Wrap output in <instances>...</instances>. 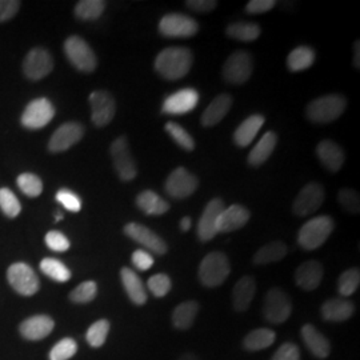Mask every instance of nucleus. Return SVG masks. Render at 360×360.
Segmentation results:
<instances>
[{
  "label": "nucleus",
  "mask_w": 360,
  "mask_h": 360,
  "mask_svg": "<svg viewBox=\"0 0 360 360\" xmlns=\"http://www.w3.org/2000/svg\"><path fill=\"white\" fill-rule=\"evenodd\" d=\"M193 65V52L187 47H168L155 59V70L167 80L186 77Z\"/></svg>",
  "instance_id": "nucleus-1"
},
{
  "label": "nucleus",
  "mask_w": 360,
  "mask_h": 360,
  "mask_svg": "<svg viewBox=\"0 0 360 360\" xmlns=\"http://www.w3.org/2000/svg\"><path fill=\"white\" fill-rule=\"evenodd\" d=\"M334 220L330 217L311 219L299 230L297 243L307 251H314L326 243L334 231Z\"/></svg>",
  "instance_id": "nucleus-2"
},
{
  "label": "nucleus",
  "mask_w": 360,
  "mask_h": 360,
  "mask_svg": "<svg viewBox=\"0 0 360 360\" xmlns=\"http://www.w3.org/2000/svg\"><path fill=\"white\" fill-rule=\"evenodd\" d=\"M231 272L230 260L223 252L214 251L203 257L199 266V279L205 287H219L224 283Z\"/></svg>",
  "instance_id": "nucleus-3"
},
{
  "label": "nucleus",
  "mask_w": 360,
  "mask_h": 360,
  "mask_svg": "<svg viewBox=\"0 0 360 360\" xmlns=\"http://www.w3.org/2000/svg\"><path fill=\"white\" fill-rule=\"evenodd\" d=\"M347 101L342 95H326L307 105V117L314 123H331L345 112Z\"/></svg>",
  "instance_id": "nucleus-4"
},
{
  "label": "nucleus",
  "mask_w": 360,
  "mask_h": 360,
  "mask_svg": "<svg viewBox=\"0 0 360 360\" xmlns=\"http://www.w3.org/2000/svg\"><path fill=\"white\" fill-rule=\"evenodd\" d=\"M65 52L70 63L82 72H92L98 65L95 52L92 51L90 44L80 37L74 35L67 39Z\"/></svg>",
  "instance_id": "nucleus-5"
},
{
  "label": "nucleus",
  "mask_w": 360,
  "mask_h": 360,
  "mask_svg": "<svg viewBox=\"0 0 360 360\" xmlns=\"http://www.w3.org/2000/svg\"><path fill=\"white\" fill-rule=\"evenodd\" d=\"M291 312L292 303L288 295L281 288H271L264 297V319L272 324H282L291 316Z\"/></svg>",
  "instance_id": "nucleus-6"
},
{
  "label": "nucleus",
  "mask_w": 360,
  "mask_h": 360,
  "mask_svg": "<svg viewBox=\"0 0 360 360\" xmlns=\"http://www.w3.org/2000/svg\"><path fill=\"white\" fill-rule=\"evenodd\" d=\"M7 279L19 295H35L40 287L38 275L35 274V271L22 262L13 263V266H10L7 271Z\"/></svg>",
  "instance_id": "nucleus-7"
},
{
  "label": "nucleus",
  "mask_w": 360,
  "mask_h": 360,
  "mask_svg": "<svg viewBox=\"0 0 360 360\" xmlns=\"http://www.w3.org/2000/svg\"><path fill=\"white\" fill-rule=\"evenodd\" d=\"M198 31V22L183 13H167L159 22V32L166 38H191Z\"/></svg>",
  "instance_id": "nucleus-8"
},
{
  "label": "nucleus",
  "mask_w": 360,
  "mask_h": 360,
  "mask_svg": "<svg viewBox=\"0 0 360 360\" xmlns=\"http://www.w3.org/2000/svg\"><path fill=\"white\" fill-rule=\"evenodd\" d=\"M110 153H111V158H112L117 176L123 181L135 179L138 169H136V165H135L132 154L129 151L127 138L120 136L115 139L111 144Z\"/></svg>",
  "instance_id": "nucleus-9"
},
{
  "label": "nucleus",
  "mask_w": 360,
  "mask_h": 360,
  "mask_svg": "<svg viewBox=\"0 0 360 360\" xmlns=\"http://www.w3.org/2000/svg\"><path fill=\"white\" fill-rule=\"evenodd\" d=\"M252 56L245 51H236L223 65V77L227 83L243 84L252 74Z\"/></svg>",
  "instance_id": "nucleus-10"
},
{
  "label": "nucleus",
  "mask_w": 360,
  "mask_h": 360,
  "mask_svg": "<svg viewBox=\"0 0 360 360\" xmlns=\"http://www.w3.org/2000/svg\"><path fill=\"white\" fill-rule=\"evenodd\" d=\"M91 119L96 127L110 124L116 112L115 99L110 92L103 90L94 91L90 95Z\"/></svg>",
  "instance_id": "nucleus-11"
},
{
  "label": "nucleus",
  "mask_w": 360,
  "mask_h": 360,
  "mask_svg": "<svg viewBox=\"0 0 360 360\" xmlns=\"http://www.w3.org/2000/svg\"><path fill=\"white\" fill-rule=\"evenodd\" d=\"M55 116V108L46 98H39L28 104L22 115V124L30 129L46 127Z\"/></svg>",
  "instance_id": "nucleus-12"
},
{
  "label": "nucleus",
  "mask_w": 360,
  "mask_h": 360,
  "mask_svg": "<svg viewBox=\"0 0 360 360\" xmlns=\"http://www.w3.org/2000/svg\"><path fill=\"white\" fill-rule=\"evenodd\" d=\"M199 186V180L184 167L174 169L166 180V193L175 199H186L191 196Z\"/></svg>",
  "instance_id": "nucleus-13"
},
{
  "label": "nucleus",
  "mask_w": 360,
  "mask_h": 360,
  "mask_svg": "<svg viewBox=\"0 0 360 360\" xmlns=\"http://www.w3.org/2000/svg\"><path fill=\"white\" fill-rule=\"evenodd\" d=\"M324 202V188L319 183H309L297 193L292 211L297 217H309L318 211Z\"/></svg>",
  "instance_id": "nucleus-14"
},
{
  "label": "nucleus",
  "mask_w": 360,
  "mask_h": 360,
  "mask_svg": "<svg viewBox=\"0 0 360 360\" xmlns=\"http://www.w3.org/2000/svg\"><path fill=\"white\" fill-rule=\"evenodd\" d=\"M124 233L132 239L134 242L142 245L148 251L154 252L156 255H165L167 252L166 242L153 230L148 227L139 224V223H129L124 227Z\"/></svg>",
  "instance_id": "nucleus-15"
},
{
  "label": "nucleus",
  "mask_w": 360,
  "mask_h": 360,
  "mask_svg": "<svg viewBox=\"0 0 360 360\" xmlns=\"http://www.w3.org/2000/svg\"><path fill=\"white\" fill-rule=\"evenodd\" d=\"M53 70V59L46 49L37 47L27 53L23 62L25 75L31 80H40L47 77Z\"/></svg>",
  "instance_id": "nucleus-16"
},
{
  "label": "nucleus",
  "mask_w": 360,
  "mask_h": 360,
  "mask_svg": "<svg viewBox=\"0 0 360 360\" xmlns=\"http://www.w3.org/2000/svg\"><path fill=\"white\" fill-rule=\"evenodd\" d=\"M224 207V202L219 198L207 205L198 223V238L200 242L206 243L218 235V219Z\"/></svg>",
  "instance_id": "nucleus-17"
},
{
  "label": "nucleus",
  "mask_w": 360,
  "mask_h": 360,
  "mask_svg": "<svg viewBox=\"0 0 360 360\" xmlns=\"http://www.w3.org/2000/svg\"><path fill=\"white\" fill-rule=\"evenodd\" d=\"M84 135V127L77 122H68L53 132L49 143L51 153H63L77 144Z\"/></svg>",
  "instance_id": "nucleus-18"
},
{
  "label": "nucleus",
  "mask_w": 360,
  "mask_h": 360,
  "mask_svg": "<svg viewBox=\"0 0 360 360\" xmlns=\"http://www.w3.org/2000/svg\"><path fill=\"white\" fill-rule=\"evenodd\" d=\"M199 102V94L193 89H183L169 95L163 102V112L167 115H184L195 110Z\"/></svg>",
  "instance_id": "nucleus-19"
},
{
  "label": "nucleus",
  "mask_w": 360,
  "mask_h": 360,
  "mask_svg": "<svg viewBox=\"0 0 360 360\" xmlns=\"http://www.w3.org/2000/svg\"><path fill=\"white\" fill-rule=\"evenodd\" d=\"M55 322L49 315H34L20 323L19 333L27 340H41L51 334Z\"/></svg>",
  "instance_id": "nucleus-20"
},
{
  "label": "nucleus",
  "mask_w": 360,
  "mask_h": 360,
  "mask_svg": "<svg viewBox=\"0 0 360 360\" xmlns=\"http://www.w3.org/2000/svg\"><path fill=\"white\" fill-rule=\"evenodd\" d=\"M250 211L240 205L224 207L218 219V233L236 231L245 227L250 220Z\"/></svg>",
  "instance_id": "nucleus-21"
},
{
  "label": "nucleus",
  "mask_w": 360,
  "mask_h": 360,
  "mask_svg": "<svg viewBox=\"0 0 360 360\" xmlns=\"http://www.w3.org/2000/svg\"><path fill=\"white\" fill-rule=\"evenodd\" d=\"M322 263L318 260H307L302 263L295 272V282L300 288L306 291L316 290L323 281Z\"/></svg>",
  "instance_id": "nucleus-22"
},
{
  "label": "nucleus",
  "mask_w": 360,
  "mask_h": 360,
  "mask_svg": "<svg viewBox=\"0 0 360 360\" xmlns=\"http://www.w3.org/2000/svg\"><path fill=\"white\" fill-rule=\"evenodd\" d=\"M300 334H302L306 347L309 348V352L315 358L326 359L331 354L330 340L319 330H316V327H314L312 324H304L302 327Z\"/></svg>",
  "instance_id": "nucleus-23"
},
{
  "label": "nucleus",
  "mask_w": 360,
  "mask_h": 360,
  "mask_svg": "<svg viewBox=\"0 0 360 360\" xmlns=\"http://www.w3.org/2000/svg\"><path fill=\"white\" fill-rule=\"evenodd\" d=\"M355 312V306L347 299H328L323 303L321 314L326 322H346Z\"/></svg>",
  "instance_id": "nucleus-24"
},
{
  "label": "nucleus",
  "mask_w": 360,
  "mask_h": 360,
  "mask_svg": "<svg viewBox=\"0 0 360 360\" xmlns=\"http://www.w3.org/2000/svg\"><path fill=\"white\" fill-rule=\"evenodd\" d=\"M120 279H122L123 287L129 295V300L136 306L146 304L148 295H147L146 287L143 284L142 279L139 278V275L129 267H124L120 271Z\"/></svg>",
  "instance_id": "nucleus-25"
},
{
  "label": "nucleus",
  "mask_w": 360,
  "mask_h": 360,
  "mask_svg": "<svg viewBox=\"0 0 360 360\" xmlns=\"http://www.w3.org/2000/svg\"><path fill=\"white\" fill-rule=\"evenodd\" d=\"M316 155L323 166L331 172H338L345 165L343 150L333 141H322L316 147Z\"/></svg>",
  "instance_id": "nucleus-26"
},
{
  "label": "nucleus",
  "mask_w": 360,
  "mask_h": 360,
  "mask_svg": "<svg viewBox=\"0 0 360 360\" xmlns=\"http://www.w3.org/2000/svg\"><path fill=\"white\" fill-rule=\"evenodd\" d=\"M257 294V282L252 276H243L232 290V304L239 312L248 309Z\"/></svg>",
  "instance_id": "nucleus-27"
},
{
  "label": "nucleus",
  "mask_w": 360,
  "mask_h": 360,
  "mask_svg": "<svg viewBox=\"0 0 360 360\" xmlns=\"http://www.w3.org/2000/svg\"><path fill=\"white\" fill-rule=\"evenodd\" d=\"M232 105V98L227 94H221L217 96L210 105L207 107L206 111L202 115V126L203 127H214L220 123L227 112L230 111Z\"/></svg>",
  "instance_id": "nucleus-28"
},
{
  "label": "nucleus",
  "mask_w": 360,
  "mask_h": 360,
  "mask_svg": "<svg viewBox=\"0 0 360 360\" xmlns=\"http://www.w3.org/2000/svg\"><path fill=\"white\" fill-rule=\"evenodd\" d=\"M278 143V136L275 132L269 131L266 132L262 139L257 142V146L252 148V151L248 155V163L252 167H259L262 166L275 150V146Z\"/></svg>",
  "instance_id": "nucleus-29"
},
{
  "label": "nucleus",
  "mask_w": 360,
  "mask_h": 360,
  "mask_svg": "<svg viewBox=\"0 0 360 360\" xmlns=\"http://www.w3.org/2000/svg\"><path fill=\"white\" fill-rule=\"evenodd\" d=\"M263 123H264V116L251 115L250 117H247L245 122L235 131L233 141L239 147L250 146L255 139L259 129H262Z\"/></svg>",
  "instance_id": "nucleus-30"
},
{
  "label": "nucleus",
  "mask_w": 360,
  "mask_h": 360,
  "mask_svg": "<svg viewBox=\"0 0 360 360\" xmlns=\"http://www.w3.org/2000/svg\"><path fill=\"white\" fill-rule=\"evenodd\" d=\"M198 311H199L198 302L188 300V302L180 303L179 306H176V309H174V312H172L174 327L181 330V331L190 330L195 322Z\"/></svg>",
  "instance_id": "nucleus-31"
},
{
  "label": "nucleus",
  "mask_w": 360,
  "mask_h": 360,
  "mask_svg": "<svg viewBox=\"0 0 360 360\" xmlns=\"http://www.w3.org/2000/svg\"><path fill=\"white\" fill-rule=\"evenodd\" d=\"M136 205L147 215H163L169 210V205L158 193L146 190L138 195Z\"/></svg>",
  "instance_id": "nucleus-32"
},
{
  "label": "nucleus",
  "mask_w": 360,
  "mask_h": 360,
  "mask_svg": "<svg viewBox=\"0 0 360 360\" xmlns=\"http://www.w3.org/2000/svg\"><path fill=\"white\" fill-rule=\"evenodd\" d=\"M276 340V334L270 328H257L251 331L243 339V348L245 351H262L270 347Z\"/></svg>",
  "instance_id": "nucleus-33"
},
{
  "label": "nucleus",
  "mask_w": 360,
  "mask_h": 360,
  "mask_svg": "<svg viewBox=\"0 0 360 360\" xmlns=\"http://www.w3.org/2000/svg\"><path fill=\"white\" fill-rule=\"evenodd\" d=\"M315 63V51L311 47L300 46L290 52L287 58V67L292 72H300Z\"/></svg>",
  "instance_id": "nucleus-34"
},
{
  "label": "nucleus",
  "mask_w": 360,
  "mask_h": 360,
  "mask_svg": "<svg viewBox=\"0 0 360 360\" xmlns=\"http://www.w3.org/2000/svg\"><path fill=\"white\" fill-rule=\"evenodd\" d=\"M288 252L287 245L283 242H271L269 245H263L254 257V264H270L282 260Z\"/></svg>",
  "instance_id": "nucleus-35"
},
{
  "label": "nucleus",
  "mask_w": 360,
  "mask_h": 360,
  "mask_svg": "<svg viewBox=\"0 0 360 360\" xmlns=\"http://www.w3.org/2000/svg\"><path fill=\"white\" fill-rule=\"evenodd\" d=\"M40 270L44 275H47L58 283H65L71 279V271L68 270V267L65 263L53 257L43 259L40 262Z\"/></svg>",
  "instance_id": "nucleus-36"
},
{
  "label": "nucleus",
  "mask_w": 360,
  "mask_h": 360,
  "mask_svg": "<svg viewBox=\"0 0 360 360\" xmlns=\"http://www.w3.org/2000/svg\"><path fill=\"white\" fill-rule=\"evenodd\" d=\"M260 26L251 22H238L227 27L226 34L239 41H254L260 37Z\"/></svg>",
  "instance_id": "nucleus-37"
},
{
  "label": "nucleus",
  "mask_w": 360,
  "mask_h": 360,
  "mask_svg": "<svg viewBox=\"0 0 360 360\" xmlns=\"http://www.w3.org/2000/svg\"><path fill=\"white\" fill-rule=\"evenodd\" d=\"M105 8L103 0H82L75 7V16L80 20H96L102 16Z\"/></svg>",
  "instance_id": "nucleus-38"
},
{
  "label": "nucleus",
  "mask_w": 360,
  "mask_h": 360,
  "mask_svg": "<svg viewBox=\"0 0 360 360\" xmlns=\"http://www.w3.org/2000/svg\"><path fill=\"white\" fill-rule=\"evenodd\" d=\"M360 271L359 269H349L345 271L339 281H338V291L342 296H351L359 288Z\"/></svg>",
  "instance_id": "nucleus-39"
},
{
  "label": "nucleus",
  "mask_w": 360,
  "mask_h": 360,
  "mask_svg": "<svg viewBox=\"0 0 360 360\" xmlns=\"http://www.w3.org/2000/svg\"><path fill=\"white\" fill-rule=\"evenodd\" d=\"M110 333V322L107 319H101L98 322L94 323L89 328L86 339L87 343L92 348H99L105 343V339Z\"/></svg>",
  "instance_id": "nucleus-40"
},
{
  "label": "nucleus",
  "mask_w": 360,
  "mask_h": 360,
  "mask_svg": "<svg viewBox=\"0 0 360 360\" xmlns=\"http://www.w3.org/2000/svg\"><path fill=\"white\" fill-rule=\"evenodd\" d=\"M166 131H167L168 135L178 143L180 148H183L186 151L195 150V141H193V136L178 123L168 122L166 124Z\"/></svg>",
  "instance_id": "nucleus-41"
},
{
  "label": "nucleus",
  "mask_w": 360,
  "mask_h": 360,
  "mask_svg": "<svg viewBox=\"0 0 360 360\" xmlns=\"http://www.w3.org/2000/svg\"><path fill=\"white\" fill-rule=\"evenodd\" d=\"M0 210L8 218H16L22 211L19 199L10 188H0Z\"/></svg>",
  "instance_id": "nucleus-42"
},
{
  "label": "nucleus",
  "mask_w": 360,
  "mask_h": 360,
  "mask_svg": "<svg viewBox=\"0 0 360 360\" xmlns=\"http://www.w3.org/2000/svg\"><path fill=\"white\" fill-rule=\"evenodd\" d=\"M98 294V285L95 282L89 281L79 284L75 290L71 291L70 294V300L77 303V304H86L90 303Z\"/></svg>",
  "instance_id": "nucleus-43"
},
{
  "label": "nucleus",
  "mask_w": 360,
  "mask_h": 360,
  "mask_svg": "<svg viewBox=\"0 0 360 360\" xmlns=\"http://www.w3.org/2000/svg\"><path fill=\"white\" fill-rule=\"evenodd\" d=\"M18 187L27 196L38 198L43 191V181L35 174H22L18 178Z\"/></svg>",
  "instance_id": "nucleus-44"
},
{
  "label": "nucleus",
  "mask_w": 360,
  "mask_h": 360,
  "mask_svg": "<svg viewBox=\"0 0 360 360\" xmlns=\"http://www.w3.org/2000/svg\"><path fill=\"white\" fill-rule=\"evenodd\" d=\"M77 352V343L72 338H65L50 351V360H70Z\"/></svg>",
  "instance_id": "nucleus-45"
},
{
  "label": "nucleus",
  "mask_w": 360,
  "mask_h": 360,
  "mask_svg": "<svg viewBox=\"0 0 360 360\" xmlns=\"http://www.w3.org/2000/svg\"><path fill=\"white\" fill-rule=\"evenodd\" d=\"M147 287L153 292V295L156 297H165L171 291L172 283L169 276L166 274H156L148 279Z\"/></svg>",
  "instance_id": "nucleus-46"
},
{
  "label": "nucleus",
  "mask_w": 360,
  "mask_h": 360,
  "mask_svg": "<svg viewBox=\"0 0 360 360\" xmlns=\"http://www.w3.org/2000/svg\"><path fill=\"white\" fill-rule=\"evenodd\" d=\"M338 199L342 207L351 212V214H359L360 199L359 193L351 188H343L338 193Z\"/></svg>",
  "instance_id": "nucleus-47"
},
{
  "label": "nucleus",
  "mask_w": 360,
  "mask_h": 360,
  "mask_svg": "<svg viewBox=\"0 0 360 360\" xmlns=\"http://www.w3.org/2000/svg\"><path fill=\"white\" fill-rule=\"evenodd\" d=\"M56 200L65 207V210H68L71 212H79L80 208H82V202H80L77 193H74L70 190H65V188H62V190L58 191Z\"/></svg>",
  "instance_id": "nucleus-48"
},
{
  "label": "nucleus",
  "mask_w": 360,
  "mask_h": 360,
  "mask_svg": "<svg viewBox=\"0 0 360 360\" xmlns=\"http://www.w3.org/2000/svg\"><path fill=\"white\" fill-rule=\"evenodd\" d=\"M46 245L55 252H65L70 248V240L62 232L50 231L46 235Z\"/></svg>",
  "instance_id": "nucleus-49"
},
{
  "label": "nucleus",
  "mask_w": 360,
  "mask_h": 360,
  "mask_svg": "<svg viewBox=\"0 0 360 360\" xmlns=\"http://www.w3.org/2000/svg\"><path fill=\"white\" fill-rule=\"evenodd\" d=\"M271 360H300V349L295 343L287 342L276 349Z\"/></svg>",
  "instance_id": "nucleus-50"
},
{
  "label": "nucleus",
  "mask_w": 360,
  "mask_h": 360,
  "mask_svg": "<svg viewBox=\"0 0 360 360\" xmlns=\"http://www.w3.org/2000/svg\"><path fill=\"white\" fill-rule=\"evenodd\" d=\"M132 264L139 271L150 270L154 266L155 260L153 255L144 250H136L132 254Z\"/></svg>",
  "instance_id": "nucleus-51"
},
{
  "label": "nucleus",
  "mask_w": 360,
  "mask_h": 360,
  "mask_svg": "<svg viewBox=\"0 0 360 360\" xmlns=\"http://www.w3.org/2000/svg\"><path fill=\"white\" fill-rule=\"evenodd\" d=\"M20 8V1L18 0H0V22H7L13 19Z\"/></svg>",
  "instance_id": "nucleus-52"
},
{
  "label": "nucleus",
  "mask_w": 360,
  "mask_h": 360,
  "mask_svg": "<svg viewBox=\"0 0 360 360\" xmlns=\"http://www.w3.org/2000/svg\"><path fill=\"white\" fill-rule=\"evenodd\" d=\"M276 6L274 0H251L248 1L245 10L250 13H263L272 10Z\"/></svg>",
  "instance_id": "nucleus-53"
},
{
  "label": "nucleus",
  "mask_w": 360,
  "mask_h": 360,
  "mask_svg": "<svg viewBox=\"0 0 360 360\" xmlns=\"http://www.w3.org/2000/svg\"><path fill=\"white\" fill-rule=\"evenodd\" d=\"M187 7L191 8L193 11H198V13H208L212 11L218 3L215 0H188Z\"/></svg>",
  "instance_id": "nucleus-54"
},
{
  "label": "nucleus",
  "mask_w": 360,
  "mask_h": 360,
  "mask_svg": "<svg viewBox=\"0 0 360 360\" xmlns=\"http://www.w3.org/2000/svg\"><path fill=\"white\" fill-rule=\"evenodd\" d=\"M354 65L356 68L360 67V41L356 40L354 44Z\"/></svg>",
  "instance_id": "nucleus-55"
},
{
  "label": "nucleus",
  "mask_w": 360,
  "mask_h": 360,
  "mask_svg": "<svg viewBox=\"0 0 360 360\" xmlns=\"http://www.w3.org/2000/svg\"><path fill=\"white\" fill-rule=\"evenodd\" d=\"M191 226H193V221H191V218L186 217V218H183L181 219V220H180V230H181V231H190Z\"/></svg>",
  "instance_id": "nucleus-56"
},
{
  "label": "nucleus",
  "mask_w": 360,
  "mask_h": 360,
  "mask_svg": "<svg viewBox=\"0 0 360 360\" xmlns=\"http://www.w3.org/2000/svg\"><path fill=\"white\" fill-rule=\"evenodd\" d=\"M179 360H200L198 356H195L193 354H184L180 356Z\"/></svg>",
  "instance_id": "nucleus-57"
},
{
  "label": "nucleus",
  "mask_w": 360,
  "mask_h": 360,
  "mask_svg": "<svg viewBox=\"0 0 360 360\" xmlns=\"http://www.w3.org/2000/svg\"><path fill=\"white\" fill-rule=\"evenodd\" d=\"M62 219H63V215H62L60 212H58L56 217H55V221H59V220H62Z\"/></svg>",
  "instance_id": "nucleus-58"
}]
</instances>
